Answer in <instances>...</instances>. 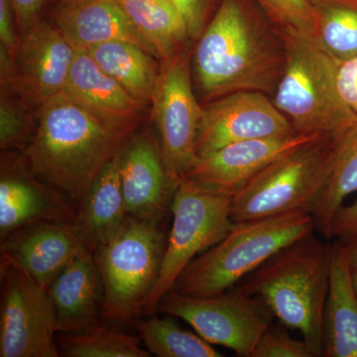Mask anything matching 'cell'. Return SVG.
I'll use <instances>...</instances> for the list:
<instances>
[{
  "mask_svg": "<svg viewBox=\"0 0 357 357\" xmlns=\"http://www.w3.org/2000/svg\"><path fill=\"white\" fill-rule=\"evenodd\" d=\"M252 357H314L304 340H296L283 328L270 326L256 345Z\"/></svg>",
  "mask_w": 357,
  "mask_h": 357,
  "instance_id": "30",
  "label": "cell"
},
{
  "mask_svg": "<svg viewBox=\"0 0 357 357\" xmlns=\"http://www.w3.org/2000/svg\"><path fill=\"white\" fill-rule=\"evenodd\" d=\"M312 37L338 62L357 57V0H310Z\"/></svg>",
  "mask_w": 357,
  "mask_h": 357,
  "instance_id": "26",
  "label": "cell"
},
{
  "mask_svg": "<svg viewBox=\"0 0 357 357\" xmlns=\"http://www.w3.org/2000/svg\"><path fill=\"white\" fill-rule=\"evenodd\" d=\"M70 211L62 201L25 176L2 173L0 181L1 241L27 225L44 220H67ZM69 220V218H68Z\"/></svg>",
  "mask_w": 357,
  "mask_h": 357,
  "instance_id": "23",
  "label": "cell"
},
{
  "mask_svg": "<svg viewBox=\"0 0 357 357\" xmlns=\"http://www.w3.org/2000/svg\"><path fill=\"white\" fill-rule=\"evenodd\" d=\"M58 332L77 333L96 325L103 306V283L95 252L77 255L49 285Z\"/></svg>",
  "mask_w": 357,
  "mask_h": 357,
  "instance_id": "18",
  "label": "cell"
},
{
  "mask_svg": "<svg viewBox=\"0 0 357 357\" xmlns=\"http://www.w3.org/2000/svg\"><path fill=\"white\" fill-rule=\"evenodd\" d=\"M159 220L128 217L95 252L103 283L102 314L126 324L143 312L158 281L167 244Z\"/></svg>",
  "mask_w": 357,
  "mask_h": 357,
  "instance_id": "6",
  "label": "cell"
},
{
  "mask_svg": "<svg viewBox=\"0 0 357 357\" xmlns=\"http://www.w3.org/2000/svg\"><path fill=\"white\" fill-rule=\"evenodd\" d=\"M59 2L60 1H67V0H58Z\"/></svg>",
  "mask_w": 357,
  "mask_h": 357,
  "instance_id": "38",
  "label": "cell"
},
{
  "mask_svg": "<svg viewBox=\"0 0 357 357\" xmlns=\"http://www.w3.org/2000/svg\"><path fill=\"white\" fill-rule=\"evenodd\" d=\"M338 88L349 109L357 114V57L340 64Z\"/></svg>",
  "mask_w": 357,
  "mask_h": 357,
  "instance_id": "35",
  "label": "cell"
},
{
  "mask_svg": "<svg viewBox=\"0 0 357 357\" xmlns=\"http://www.w3.org/2000/svg\"><path fill=\"white\" fill-rule=\"evenodd\" d=\"M150 53L164 61L190 45L184 17L173 0H116Z\"/></svg>",
  "mask_w": 357,
  "mask_h": 357,
  "instance_id": "22",
  "label": "cell"
},
{
  "mask_svg": "<svg viewBox=\"0 0 357 357\" xmlns=\"http://www.w3.org/2000/svg\"><path fill=\"white\" fill-rule=\"evenodd\" d=\"M14 21L16 17L10 0H0V42L11 57L17 50L20 41Z\"/></svg>",
  "mask_w": 357,
  "mask_h": 357,
  "instance_id": "34",
  "label": "cell"
},
{
  "mask_svg": "<svg viewBox=\"0 0 357 357\" xmlns=\"http://www.w3.org/2000/svg\"><path fill=\"white\" fill-rule=\"evenodd\" d=\"M195 42L192 75L199 102L237 91L273 96L285 68V40L255 0H220Z\"/></svg>",
  "mask_w": 357,
  "mask_h": 357,
  "instance_id": "1",
  "label": "cell"
},
{
  "mask_svg": "<svg viewBox=\"0 0 357 357\" xmlns=\"http://www.w3.org/2000/svg\"><path fill=\"white\" fill-rule=\"evenodd\" d=\"M60 354L68 357H148L138 338L98 324L57 338Z\"/></svg>",
  "mask_w": 357,
  "mask_h": 357,
  "instance_id": "27",
  "label": "cell"
},
{
  "mask_svg": "<svg viewBox=\"0 0 357 357\" xmlns=\"http://www.w3.org/2000/svg\"><path fill=\"white\" fill-rule=\"evenodd\" d=\"M119 174L129 217L160 220L171 210L178 184L167 170L160 143L133 138L119 154Z\"/></svg>",
  "mask_w": 357,
  "mask_h": 357,
  "instance_id": "16",
  "label": "cell"
},
{
  "mask_svg": "<svg viewBox=\"0 0 357 357\" xmlns=\"http://www.w3.org/2000/svg\"><path fill=\"white\" fill-rule=\"evenodd\" d=\"M96 64L140 102H151L161 65L137 45L112 41L88 50Z\"/></svg>",
  "mask_w": 357,
  "mask_h": 357,
  "instance_id": "25",
  "label": "cell"
},
{
  "mask_svg": "<svg viewBox=\"0 0 357 357\" xmlns=\"http://www.w3.org/2000/svg\"><path fill=\"white\" fill-rule=\"evenodd\" d=\"M332 157V135L282 155L232 197V220L246 222L295 211L311 213L328 178Z\"/></svg>",
  "mask_w": 357,
  "mask_h": 357,
  "instance_id": "7",
  "label": "cell"
},
{
  "mask_svg": "<svg viewBox=\"0 0 357 357\" xmlns=\"http://www.w3.org/2000/svg\"><path fill=\"white\" fill-rule=\"evenodd\" d=\"M86 249L91 248L75 220H44L1 241V259L13 263L48 288L57 275Z\"/></svg>",
  "mask_w": 357,
  "mask_h": 357,
  "instance_id": "15",
  "label": "cell"
},
{
  "mask_svg": "<svg viewBox=\"0 0 357 357\" xmlns=\"http://www.w3.org/2000/svg\"><path fill=\"white\" fill-rule=\"evenodd\" d=\"M330 172L311 210L316 231L326 238L331 222L344 199L357 192V117L333 134Z\"/></svg>",
  "mask_w": 357,
  "mask_h": 357,
  "instance_id": "24",
  "label": "cell"
},
{
  "mask_svg": "<svg viewBox=\"0 0 357 357\" xmlns=\"http://www.w3.org/2000/svg\"><path fill=\"white\" fill-rule=\"evenodd\" d=\"M54 21L76 50L88 51L107 42L124 41L150 53L116 0L60 1Z\"/></svg>",
  "mask_w": 357,
  "mask_h": 357,
  "instance_id": "19",
  "label": "cell"
},
{
  "mask_svg": "<svg viewBox=\"0 0 357 357\" xmlns=\"http://www.w3.org/2000/svg\"><path fill=\"white\" fill-rule=\"evenodd\" d=\"M298 133L274 105L259 91H237L203 103L197 143L199 158L241 141Z\"/></svg>",
  "mask_w": 357,
  "mask_h": 357,
  "instance_id": "13",
  "label": "cell"
},
{
  "mask_svg": "<svg viewBox=\"0 0 357 357\" xmlns=\"http://www.w3.org/2000/svg\"><path fill=\"white\" fill-rule=\"evenodd\" d=\"M157 312L187 321L204 340L231 349L239 357H252L274 318L260 298L236 288L206 297L183 295L172 289Z\"/></svg>",
  "mask_w": 357,
  "mask_h": 357,
  "instance_id": "9",
  "label": "cell"
},
{
  "mask_svg": "<svg viewBox=\"0 0 357 357\" xmlns=\"http://www.w3.org/2000/svg\"><path fill=\"white\" fill-rule=\"evenodd\" d=\"M76 52L56 25L39 20L23 31L2 84L42 105L64 93Z\"/></svg>",
  "mask_w": 357,
  "mask_h": 357,
  "instance_id": "12",
  "label": "cell"
},
{
  "mask_svg": "<svg viewBox=\"0 0 357 357\" xmlns=\"http://www.w3.org/2000/svg\"><path fill=\"white\" fill-rule=\"evenodd\" d=\"M128 138L62 93L40 105L26 159L37 177L79 206Z\"/></svg>",
  "mask_w": 357,
  "mask_h": 357,
  "instance_id": "2",
  "label": "cell"
},
{
  "mask_svg": "<svg viewBox=\"0 0 357 357\" xmlns=\"http://www.w3.org/2000/svg\"><path fill=\"white\" fill-rule=\"evenodd\" d=\"M171 211L173 225L167 239L158 281L145 302L143 312H157L159 303L172 290L178 277L199 255L229 234L234 225L231 198L199 189L181 180Z\"/></svg>",
  "mask_w": 357,
  "mask_h": 357,
  "instance_id": "8",
  "label": "cell"
},
{
  "mask_svg": "<svg viewBox=\"0 0 357 357\" xmlns=\"http://www.w3.org/2000/svg\"><path fill=\"white\" fill-rule=\"evenodd\" d=\"M268 18L280 29L312 35L314 18L310 0H255Z\"/></svg>",
  "mask_w": 357,
  "mask_h": 357,
  "instance_id": "29",
  "label": "cell"
},
{
  "mask_svg": "<svg viewBox=\"0 0 357 357\" xmlns=\"http://www.w3.org/2000/svg\"><path fill=\"white\" fill-rule=\"evenodd\" d=\"M178 7L192 40L196 41L215 13L220 0H173Z\"/></svg>",
  "mask_w": 357,
  "mask_h": 357,
  "instance_id": "31",
  "label": "cell"
},
{
  "mask_svg": "<svg viewBox=\"0 0 357 357\" xmlns=\"http://www.w3.org/2000/svg\"><path fill=\"white\" fill-rule=\"evenodd\" d=\"M190 45L177 55L161 61L152 98L160 149L167 170L177 184L199 161L197 143L203 103L192 81Z\"/></svg>",
  "mask_w": 357,
  "mask_h": 357,
  "instance_id": "10",
  "label": "cell"
},
{
  "mask_svg": "<svg viewBox=\"0 0 357 357\" xmlns=\"http://www.w3.org/2000/svg\"><path fill=\"white\" fill-rule=\"evenodd\" d=\"M331 257L332 243L312 232L275 253L234 287L260 298L282 325L299 331L314 357H323Z\"/></svg>",
  "mask_w": 357,
  "mask_h": 357,
  "instance_id": "3",
  "label": "cell"
},
{
  "mask_svg": "<svg viewBox=\"0 0 357 357\" xmlns=\"http://www.w3.org/2000/svg\"><path fill=\"white\" fill-rule=\"evenodd\" d=\"M57 333V314L48 289L1 259L0 356H60Z\"/></svg>",
  "mask_w": 357,
  "mask_h": 357,
  "instance_id": "11",
  "label": "cell"
},
{
  "mask_svg": "<svg viewBox=\"0 0 357 357\" xmlns=\"http://www.w3.org/2000/svg\"><path fill=\"white\" fill-rule=\"evenodd\" d=\"M342 241H344L345 250H347V263H349L352 286H354L357 297V236Z\"/></svg>",
  "mask_w": 357,
  "mask_h": 357,
  "instance_id": "37",
  "label": "cell"
},
{
  "mask_svg": "<svg viewBox=\"0 0 357 357\" xmlns=\"http://www.w3.org/2000/svg\"><path fill=\"white\" fill-rule=\"evenodd\" d=\"M323 136L294 133L232 143L199 158L182 180L204 191L232 198L274 160Z\"/></svg>",
  "mask_w": 357,
  "mask_h": 357,
  "instance_id": "14",
  "label": "cell"
},
{
  "mask_svg": "<svg viewBox=\"0 0 357 357\" xmlns=\"http://www.w3.org/2000/svg\"><path fill=\"white\" fill-rule=\"evenodd\" d=\"M64 93L107 128L126 137L137 128L146 105L109 76L84 50L76 52Z\"/></svg>",
  "mask_w": 357,
  "mask_h": 357,
  "instance_id": "17",
  "label": "cell"
},
{
  "mask_svg": "<svg viewBox=\"0 0 357 357\" xmlns=\"http://www.w3.org/2000/svg\"><path fill=\"white\" fill-rule=\"evenodd\" d=\"M48 0H10L16 23L22 31L39 20L40 13Z\"/></svg>",
  "mask_w": 357,
  "mask_h": 357,
  "instance_id": "36",
  "label": "cell"
},
{
  "mask_svg": "<svg viewBox=\"0 0 357 357\" xmlns=\"http://www.w3.org/2000/svg\"><path fill=\"white\" fill-rule=\"evenodd\" d=\"M119 154L96 177L75 218L93 252L121 229L128 217L119 174Z\"/></svg>",
  "mask_w": 357,
  "mask_h": 357,
  "instance_id": "21",
  "label": "cell"
},
{
  "mask_svg": "<svg viewBox=\"0 0 357 357\" xmlns=\"http://www.w3.org/2000/svg\"><path fill=\"white\" fill-rule=\"evenodd\" d=\"M285 40L283 75L272 100L298 133L333 135L356 119L340 95L342 63L312 35L281 29Z\"/></svg>",
  "mask_w": 357,
  "mask_h": 357,
  "instance_id": "5",
  "label": "cell"
},
{
  "mask_svg": "<svg viewBox=\"0 0 357 357\" xmlns=\"http://www.w3.org/2000/svg\"><path fill=\"white\" fill-rule=\"evenodd\" d=\"M26 131L24 115L13 102L2 98L0 105V145L2 149L22 142Z\"/></svg>",
  "mask_w": 357,
  "mask_h": 357,
  "instance_id": "32",
  "label": "cell"
},
{
  "mask_svg": "<svg viewBox=\"0 0 357 357\" xmlns=\"http://www.w3.org/2000/svg\"><path fill=\"white\" fill-rule=\"evenodd\" d=\"M141 340L148 351L159 357H220L210 342L183 330L171 319L153 317L137 325Z\"/></svg>",
  "mask_w": 357,
  "mask_h": 357,
  "instance_id": "28",
  "label": "cell"
},
{
  "mask_svg": "<svg viewBox=\"0 0 357 357\" xmlns=\"http://www.w3.org/2000/svg\"><path fill=\"white\" fill-rule=\"evenodd\" d=\"M323 357H357V297L344 241L332 243L323 323Z\"/></svg>",
  "mask_w": 357,
  "mask_h": 357,
  "instance_id": "20",
  "label": "cell"
},
{
  "mask_svg": "<svg viewBox=\"0 0 357 357\" xmlns=\"http://www.w3.org/2000/svg\"><path fill=\"white\" fill-rule=\"evenodd\" d=\"M314 231L306 211L234 222L220 243L185 268L173 290L194 297L229 291L282 248Z\"/></svg>",
  "mask_w": 357,
  "mask_h": 357,
  "instance_id": "4",
  "label": "cell"
},
{
  "mask_svg": "<svg viewBox=\"0 0 357 357\" xmlns=\"http://www.w3.org/2000/svg\"><path fill=\"white\" fill-rule=\"evenodd\" d=\"M357 236V201L342 206L333 217L328 229V238L345 239Z\"/></svg>",
  "mask_w": 357,
  "mask_h": 357,
  "instance_id": "33",
  "label": "cell"
}]
</instances>
